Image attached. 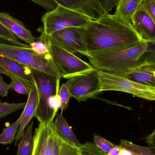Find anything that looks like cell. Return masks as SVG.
<instances>
[{"mask_svg": "<svg viewBox=\"0 0 155 155\" xmlns=\"http://www.w3.org/2000/svg\"><path fill=\"white\" fill-rule=\"evenodd\" d=\"M39 105V96L37 87L35 84H31V90L28 98L21 115L20 116V126L15 139V145L17 146L18 142L24 134L26 127L29 125L32 119L35 117Z\"/></svg>", "mask_w": 155, "mask_h": 155, "instance_id": "cell-12", "label": "cell"}, {"mask_svg": "<svg viewBox=\"0 0 155 155\" xmlns=\"http://www.w3.org/2000/svg\"><path fill=\"white\" fill-rule=\"evenodd\" d=\"M81 155H107L94 143L86 142L78 146Z\"/></svg>", "mask_w": 155, "mask_h": 155, "instance_id": "cell-26", "label": "cell"}, {"mask_svg": "<svg viewBox=\"0 0 155 155\" xmlns=\"http://www.w3.org/2000/svg\"><path fill=\"white\" fill-rule=\"evenodd\" d=\"M133 25L144 41L155 43V24L141 5L134 16Z\"/></svg>", "mask_w": 155, "mask_h": 155, "instance_id": "cell-13", "label": "cell"}, {"mask_svg": "<svg viewBox=\"0 0 155 155\" xmlns=\"http://www.w3.org/2000/svg\"><path fill=\"white\" fill-rule=\"evenodd\" d=\"M142 1H143V0H142Z\"/></svg>", "mask_w": 155, "mask_h": 155, "instance_id": "cell-37", "label": "cell"}, {"mask_svg": "<svg viewBox=\"0 0 155 155\" xmlns=\"http://www.w3.org/2000/svg\"><path fill=\"white\" fill-rule=\"evenodd\" d=\"M94 143L102 151L107 154L115 145L105 139L101 136L95 135L94 137Z\"/></svg>", "mask_w": 155, "mask_h": 155, "instance_id": "cell-27", "label": "cell"}, {"mask_svg": "<svg viewBox=\"0 0 155 155\" xmlns=\"http://www.w3.org/2000/svg\"><path fill=\"white\" fill-rule=\"evenodd\" d=\"M26 103H9L0 100V119L24 108Z\"/></svg>", "mask_w": 155, "mask_h": 155, "instance_id": "cell-24", "label": "cell"}, {"mask_svg": "<svg viewBox=\"0 0 155 155\" xmlns=\"http://www.w3.org/2000/svg\"><path fill=\"white\" fill-rule=\"evenodd\" d=\"M53 125L57 134L63 139L77 146L81 144L77 139L76 135L73 131L71 127L70 126L64 117L62 113L56 115Z\"/></svg>", "mask_w": 155, "mask_h": 155, "instance_id": "cell-17", "label": "cell"}, {"mask_svg": "<svg viewBox=\"0 0 155 155\" xmlns=\"http://www.w3.org/2000/svg\"><path fill=\"white\" fill-rule=\"evenodd\" d=\"M9 89V84L5 83L0 74V96L2 97L7 96Z\"/></svg>", "mask_w": 155, "mask_h": 155, "instance_id": "cell-33", "label": "cell"}, {"mask_svg": "<svg viewBox=\"0 0 155 155\" xmlns=\"http://www.w3.org/2000/svg\"><path fill=\"white\" fill-rule=\"evenodd\" d=\"M59 95H60L61 102V113L62 114L64 110H66V108L68 107L69 101H70V98L71 97L69 88L65 83L62 84L61 86L60 87Z\"/></svg>", "mask_w": 155, "mask_h": 155, "instance_id": "cell-28", "label": "cell"}, {"mask_svg": "<svg viewBox=\"0 0 155 155\" xmlns=\"http://www.w3.org/2000/svg\"><path fill=\"white\" fill-rule=\"evenodd\" d=\"M46 9L48 12L55 9L59 4L55 0H30Z\"/></svg>", "mask_w": 155, "mask_h": 155, "instance_id": "cell-31", "label": "cell"}, {"mask_svg": "<svg viewBox=\"0 0 155 155\" xmlns=\"http://www.w3.org/2000/svg\"><path fill=\"white\" fill-rule=\"evenodd\" d=\"M80 54L87 57L97 71L124 77L140 66L155 65V43L143 41L127 49Z\"/></svg>", "mask_w": 155, "mask_h": 155, "instance_id": "cell-2", "label": "cell"}, {"mask_svg": "<svg viewBox=\"0 0 155 155\" xmlns=\"http://www.w3.org/2000/svg\"><path fill=\"white\" fill-rule=\"evenodd\" d=\"M122 0H98L105 12L109 13Z\"/></svg>", "mask_w": 155, "mask_h": 155, "instance_id": "cell-32", "label": "cell"}, {"mask_svg": "<svg viewBox=\"0 0 155 155\" xmlns=\"http://www.w3.org/2000/svg\"><path fill=\"white\" fill-rule=\"evenodd\" d=\"M85 32L84 52L88 53L127 49L145 41L132 24L107 13L85 27Z\"/></svg>", "mask_w": 155, "mask_h": 155, "instance_id": "cell-1", "label": "cell"}, {"mask_svg": "<svg viewBox=\"0 0 155 155\" xmlns=\"http://www.w3.org/2000/svg\"><path fill=\"white\" fill-rule=\"evenodd\" d=\"M0 55L15 60L20 63L62 78V75L54 64L51 54L39 55L27 46L13 45L0 42Z\"/></svg>", "mask_w": 155, "mask_h": 155, "instance_id": "cell-4", "label": "cell"}, {"mask_svg": "<svg viewBox=\"0 0 155 155\" xmlns=\"http://www.w3.org/2000/svg\"><path fill=\"white\" fill-rule=\"evenodd\" d=\"M141 6L149 15L155 24V0H143Z\"/></svg>", "mask_w": 155, "mask_h": 155, "instance_id": "cell-30", "label": "cell"}, {"mask_svg": "<svg viewBox=\"0 0 155 155\" xmlns=\"http://www.w3.org/2000/svg\"><path fill=\"white\" fill-rule=\"evenodd\" d=\"M46 41L49 52L62 78L68 79L75 74L94 68L91 64L81 60L74 54L52 42L47 35Z\"/></svg>", "mask_w": 155, "mask_h": 155, "instance_id": "cell-8", "label": "cell"}, {"mask_svg": "<svg viewBox=\"0 0 155 155\" xmlns=\"http://www.w3.org/2000/svg\"><path fill=\"white\" fill-rule=\"evenodd\" d=\"M49 36L52 42L70 52L80 54L86 51L85 27L65 28Z\"/></svg>", "mask_w": 155, "mask_h": 155, "instance_id": "cell-10", "label": "cell"}, {"mask_svg": "<svg viewBox=\"0 0 155 155\" xmlns=\"http://www.w3.org/2000/svg\"><path fill=\"white\" fill-rule=\"evenodd\" d=\"M59 4L78 12L94 21L106 13L98 0H55Z\"/></svg>", "mask_w": 155, "mask_h": 155, "instance_id": "cell-11", "label": "cell"}, {"mask_svg": "<svg viewBox=\"0 0 155 155\" xmlns=\"http://www.w3.org/2000/svg\"><path fill=\"white\" fill-rule=\"evenodd\" d=\"M120 146L130 151L133 155H155V153L149 147L138 145L124 139L121 140Z\"/></svg>", "mask_w": 155, "mask_h": 155, "instance_id": "cell-22", "label": "cell"}, {"mask_svg": "<svg viewBox=\"0 0 155 155\" xmlns=\"http://www.w3.org/2000/svg\"><path fill=\"white\" fill-rule=\"evenodd\" d=\"M120 155H133V154L129 150H127L125 148H123L121 147Z\"/></svg>", "mask_w": 155, "mask_h": 155, "instance_id": "cell-35", "label": "cell"}, {"mask_svg": "<svg viewBox=\"0 0 155 155\" xmlns=\"http://www.w3.org/2000/svg\"><path fill=\"white\" fill-rule=\"evenodd\" d=\"M0 74H5V75H7L9 77L12 74L4 67H3L2 65H1V64H0Z\"/></svg>", "mask_w": 155, "mask_h": 155, "instance_id": "cell-36", "label": "cell"}, {"mask_svg": "<svg viewBox=\"0 0 155 155\" xmlns=\"http://www.w3.org/2000/svg\"><path fill=\"white\" fill-rule=\"evenodd\" d=\"M42 27L38 31L47 35L54 32L70 27H85L94 21L76 11L59 4L51 11L45 13L41 18Z\"/></svg>", "mask_w": 155, "mask_h": 155, "instance_id": "cell-5", "label": "cell"}, {"mask_svg": "<svg viewBox=\"0 0 155 155\" xmlns=\"http://www.w3.org/2000/svg\"><path fill=\"white\" fill-rule=\"evenodd\" d=\"M31 71L39 96V105L35 117L41 123L54 120L55 117L49 107V100L60 87L61 78L35 69H31Z\"/></svg>", "mask_w": 155, "mask_h": 155, "instance_id": "cell-6", "label": "cell"}, {"mask_svg": "<svg viewBox=\"0 0 155 155\" xmlns=\"http://www.w3.org/2000/svg\"><path fill=\"white\" fill-rule=\"evenodd\" d=\"M33 125V122H32L25 129L18 144V151L16 155H32L34 146Z\"/></svg>", "mask_w": 155, "mask_h": 155, "instance_id": "cell-19", "label": "cell"}, {"mask_svg": "<svg viewBox=\"0 0 155 155\" xmlns=\"http://www.w3.org/2000/svg\"><path fill=\"white\" fill-rule=\"evenodd\" d=\"M65 84L71 97L78 102L86 101L100 93L97 71L94 68L69 78Z\"/></svg>", "mask_w": 155, "mask_h": 155, "instance_id": "cell-9", "label": "cell"}, {"mask_svg": "<svg viewBox=\"0 0 155 155\" xmlns=\"http://www.w3.org/2000/svg\"><path fill=\"white\" fill-rule=\"evenodd\" d=\"M41 33V35L30 45V48L34 52L39 55H47L50 53L46 41V35L43 33Z\"/></svg>", "mask_w": 155, "mask_h": 155, "instance_id": "cell-23", "label": "cell"}, {"mask_svg": "<svg viewBox=\"0 0 155 155\" xmlns=\"http://www.w3.org/2000/svg\"><path fill=\"white\" fill-rule=\"evenodd\" d=\"M100 92L117 91L131 94L134 96L155 101V87L147 86L134 82L124 76L97 71Z\"/></svg>", "mask_w": 155, "mask_h": 155, "instance_id": "cell-7", "label": "cell"}, {"mask_svg": "<svg viewBox=\"0 0 155 155\" xmlns=\"http://www.w3.org/2000/svg\"><path fill=\"white\" fill-rule=\"evenodd\" d=\"M60 87L57 89L56 94L49 98L48 104L50 109L51 110L52 112H53L54 114L55 117H56L59 109L61 108V97L59 95Z\"/></svg>", "mask_w": 155, "mask_h": 155, "instance_id": "cell-29", "label": "cell"}, {"mask_svg": "<svg viewBox=\"0 0 155 155\" xmlns=\"http://www.w3.org/2000/svg\"><path fill=\"white\" fill-rule=\"evenodd\" d=\"M0 39L7 42L8 43L13 45L27 46L28 45H25L21 42L18 38L11 32L8 28H6L0 22Z\"/></svg>", "mask_w": 155, "mask_h": 155, "instance_id": "cell-25", "label": "cell"}, {"mask_svg": "<svg viewBox=\"0 0 155 155\" xmlns=\"http://www.w3.org/2000/svg\"><path fill=\"white\" fill-rule=\"evenodd\" d=\"M20 117L14 123L3 130L0 135V144L4 145L11 144L15 141L20 126Z\"/></svg>", "mask_w": 155, "mask_h": 155, "instance_id": "cell-20", "label": "cell"}, {"mask_svg": "<svg viewBox=\"0 0 155 155\" xmlns=\"http://www.w3.org/2000/svg\"><path fill=\"white\" fill-rule=\"evenodd\" d=\"M0 64L12 74L31 84H35L31 69L11 58L0 55Z\"/></svg>", "mask_w": 155, "mask_h": 155, "instance_id": "cell-15", "label": "cell"}, {"mask_svg": "<svg viewBox=\"0 0 155 155\" xmlns=\"http://www.w3.org/2000/svg\"><path fill=\"white\" fill-rule=\"evenodd\" d=\"M155 65L146 64L131 71L124 77L143 85L155 87Z\"/></svg>", "mask_w": 155, "mask_h": 155, "instance_id": "cell-16", "label": "cell"}, {"mask_svg": "<svg viewBox=\"0 0 155 155\" xmlns=\"http://www.w3.org/2000/svg\"><path fill=\"white\" fill-rule=\"evenodd\" d=\"M142 0H122L116 6L114 15L133 24L134 16Z\"/></svg>", "mask_w": 155, "mask_h": 155, "instance_id": "cell-18", "label": "cell"}, {"mask_svg": "<svg viewBox=\"0 0 155 155\" xmlns=\"http://www.w3.org/2000/svg\"><path fill=\"white\" fill-rule=\"evenodd\" d=\"M0 22L18 39L30 45L36 40L22 22L5 12H0Z\"/></svg>", "mask_w": 155, "mask_h": 155, "instance_id": "cell-14", "label": "cell"}, {"mask_svg": "<svg viewBox=\"0 0 155 155\" xmlns=\"http://www.w3.org/2000/svg\"><path fill=\"white\" fill-rule=\"evenodd\" d=\"M54 120L40 123L34 135L32 155H81L77 146L63 139L54 128Z\"/></svg>", "mask_w": 155, "mask_h": 155, "instance_id": "cell-3", "label": "cell"}, {"mask_svg": "<svg viewBox=\"0 0 155 155\" xmlns=\"http://www.w3.org/2000/svg\"><path fill=\"white\" fill-rule=\"evenodd\" d=\"M11 83L9 84L10 89L21 94L28 95L31 90V83L21 79L13 74H11Z\"/></svg>", "mask_w": 155, "mask_h": 155, "instance_id": "cell-21", "label": "cell"}, {"mask_svg": "<svg viewBox=\"0 0 155 155\" xmlns=\"http://www.w3.org/2000/svg\"><path fill=\"white\" fill-rule=\"evenodd\" d=\"M145 142L149 147L155 149V128L152 133L146 137Z\"/></svg>", "mask_w": 155, "mask_h": 155, "instance_id": "cell-34", "label": "cell"}]
</instances>
